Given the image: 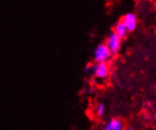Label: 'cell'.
Segmentation results:
<instances>
[{"mask_svg":"<svg viewBox=\"0 0 156 130\" xmlns=\"http://www.w3.org/2000/svg\"><path fill=\"white\" fill-rule=\"evenodd\" d=\"M85 74H89L95 79L104 81L111 75V67L109 63H96L88 64L84 69Z\"/></svg>","mask_w":156,"mask_h":130,"instance_id":"cell-1","label":"cell"},{"mask_svg":"<svg viewBox=\"0 0 156 130\" xmlns=\"http://www.w3.org/2000/svg\"><path fill=\"white\" fill-rule=\"evenodd\" d=\"M113 54L111 53L104 43H99L96 46V48L93 53L94 62L96 63H109L112 60Z\"/></svg>","mask_w":156,"mask_h":130,"instance_id":"cell-2","label":"cell"},{"mask_svg":"<svg viewBox=\"0 0 156 130\" xmlns=\"http://www.w3.org/2000/svg\"><path fill=\"white\" fill-rule=\"evenodd\" d=\"M104 43L106 44L108 49L111 51V53L113 55H115V54H118L121 50L122 39H120L118 36H116L114 32H111L107 36Z\"/></svg>","mask_w":156,"mask_h":130,"instance_id":"cell-3","label":"cell"},{"mask_svg":"<svg viewBox=\"0 0 156 130\" xmlns=\"http://www.w3.org/2000/svg\"><path fill=\"white\" fill-rule=\"evenodd\" d=\"M121 21L123 22L129 32L134 31L137 27V25H138V19H137L136 14L133 12H127L126 14H124Z\"/></svg>","mask_w":156,"mask_h":130,"instance_id":"cell-4","label":"cell"},{"mask_svg":"<svg viewBox=\"0 0 156 130\" xmlns=\"http://www.w3.org/2000/svg\"><path fill=\"white\" fill-rule=\"evenodd\" d=\"M102 130H125V125L121 119L114 117L104 124Z\"/></svg>","mask_w":156,"mask_h":130,"instance_id":"cell-5","label":"cell"},{"mask_svg":"<svg viewBox=\"0 0 156 130\" xmlns=\"http://www.w3.org/2000/svg\"><path fill=\"white\" fill-rule=\"evenodd\" d=\"M113 32L116 36H118L120 39H122V40L124 38H126L128 33H129V31H128V29H126L125 25L123 24V22L121 20H119V21H117L115 23V25L114 26V30H113Z\"/></svg>","mask_w":156,"mask_h":130,"instance_id":"cell-6","label":"cell"},{"mask_svg":"<svg viewBox=\"0 0 156 130\" xmlns=\"http://www.w3.org/2000/svg\"><path fill=\"white\" fill-rule=\"evenodd\" d=\"M106 112V106L104 103H98L95 107V114L97 117H103Z\"/></svg>","mask_w":156,"mask_h":130,"instance_id":"cell-7","label":"cell"}]
</instances>
